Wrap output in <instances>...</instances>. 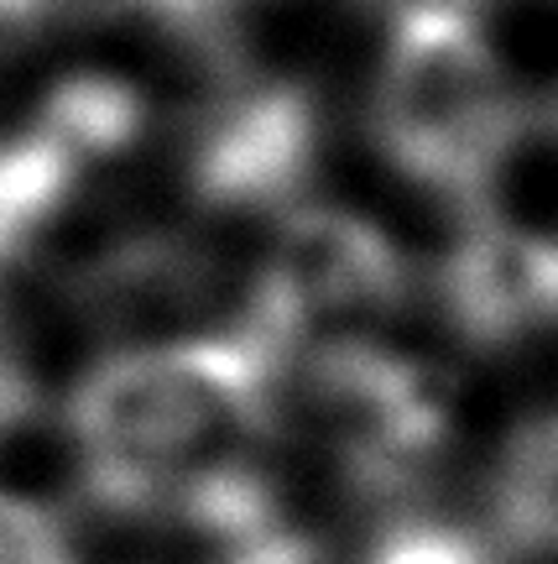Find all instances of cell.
<instances>
[{
  "mask_svg": "<svg viewBox=\"0 0 558 564\" xmlns=\"http://www.w3.org/2000/svg\"><path fill=\"white\" fill-rule=\"evenodd\" d=\"M84 0H0V37H26V32H42L58 17L79 11Z\"/></svg>",
  "mask_w": 558,
  "mask_h": 564,
  "instance_id": "13",
  "label": "cell"
},
{
  "mask_svg": "<svg viewBox=\"0 0 558 564\" xmlns=\"http://www.w3.org/2000/svg\"><path fill=\"white\" fill-rule=\"evenodd\" d=\"M37 126L89 167L110 152H125L141 137V95L131 84L105 79V74H79L47 95V105L37 110Z\"/></svg>",
  "mask_w": 558,
  "mask_h": 564,
  "instance_id": "8",
  "label": "cell"
},
{
  "mask_svg": "<svg viewBox=\"0 0 558 564\" xmlns=\"http://www.w3.org/2000/svg\"><path fill=\"white\" fill-rule=\"evenodd\" d=\"M32 408H37V382L21 361L11 324L0 314V434H11L21 419H32Z\"/></svg>",
  "mask_w": 558,
  "mask_h": 564,
  "instance_id": "12",
  "label": "cell"
},
{
  "mask_svg": "<svg viewBox=\"0 0 558 564\" xmlns=\"http://www.w3.org/2000/svg\"><path fill=\"white\" fill-rule=\"evenodd\" d=\"M365 564H485V549L475 544V533L459 523H434V518H413L397 523Z\"/></svg>",
  "mask_w": 558,
  "mask_h": 564,
  "instance_id": "10",
  "label": "cell"
},
{
  "mask_svg": "<svg viewBox=\"0 0 558 564\" xmlns=\"http://www.w3.org/2000/svg\"><path fill=\"white\" fill-rule=\"evenodd\" d=\"M84 162L37 121L0 141V267L17 262L79 188Z\"/></svg>",
  "mask_w": 558,
  "mask_h": 564,
  "instance_id": "7",
  "label": "cell"
},
{
  "mask_svg": "<svg viewBox=\"0 0 558 564\" xmlns=\"http://www.w3.org/2000/svg\"><path fill=\"white\" fill-rule=\"evenodd\" d=\"M308 398L344 470L397 491L418 481L449 440V403L434 371L381 345H329L308 366Z\"/></svg>",
  "mask_w": 558,
  "mask_h": 564,
  "instance_id": "3",
  "label": "cell"
},
{
  "mask_svg": "<svg viewBox=\"0 0 558 564\" xmlns=\"http://www.w3.org/2000/svg\"><path fill=\"white\" fill-rule=\"evenodd\" d=\"M402 288H407V262L376 220L350 209H303L287 220L261 272L245 329L287 350L303 329L324 319H355L397 303Z\"/></svg>",
  "mask_w": 558,
  "mask_h": 564,
  "instance_id": "4",
  "label": "cell"
},
{
  "mask_svg": "<svg viewBox=\"0 0 558 564\" xmlns=\"http://www.w3.org/2000/svg\"><path fill=\"white\" fill-rule=\"evenodd\" d=\"M0 564H79L58 518L0 491Z\"/></svg>",
  "mask_w": 558,
  "mask_h": 564,
  "instance_id": "11",
  "label": "cell"
},
{
  "mask_svg": "<svg viewBox=\"0 0 558 564\" xmlns=\"http://www.w3.org/2000/svg\"><path fill=\"white\" fill-rule=\"evenodd\" d=\"M319 152L314 100L293 84H266L225 100L188 152V183L204 204L261 209L303 188Z\"/></svg>",
  "mask_w": 558,
  "mask_h": 564,
  "instance_id": "5",
  "label": "cell"
},
{
  "mask_svg": "<svg viewBox=\"0 0 558 564\" xmlns=\"http://www.w3.org/2000/svg\"><path fill=\"white\" fill-rule=\"evenodd\" d=\"M136 6L152 11L157 21H173V26H209V21H225L245 0H136Z\"/></svg>",
  "mask_w": 558,
  "mask_h": 564,
  "instance_id": "14",
  "label": "cell"
},
{
  "mask_svg": "<svg viewBox=\"0 0 558 564\" xmlns=\"http://www.w3.org/2000/svg\"><path fill=\"white\" fill-rule=\"evenodd\" d=\"M506 518L522 539L558 549V413L512 444L506 465Z\"/></svg>",
  "mask_w": 558,
  "mask_h": 564,
  "instance_id": "9",
  "label": "cell"
},
{
  "mask_svg": "<svg viewBox=\"0 0 558 564\" xmlns=\"http://www.w3.org/2000/svg\"><path fill=\"white\" fill-rule=\"evenodd\" d=\"M444 299L470 340L501 345L558 324V241L480 225L444 267Z\"/></svg>",
  "mask_w": 558,
  "mask_h": 564,
  "instance_id": "6",
  "label": "cell"
},
{
  "mask_svg": "<svg viewBox=\"0 0 558 564\" xmlns=\"http://www.w3.org/2000/svg\"><path fill=\"white\" fill-rule=\"evenodd\" d=\"M282 350L256 329L141 345L100 361L68 398L89 502L141 518L188 486L245 470L266 429Z\"/></svg>",
  "mask_w": 558,
  "mask_h": 564,
  "instance_id": "1",
  "label": "cell"
},
{
  "mask_svg": "<svg viewBox=\"0 0 558 564\" xmlns=\"http://www.w3.org/2000/svg\"><path fill=\"white\" fill-rule=\"evenodd\" d=\"M371 126L397 173L475 199L522 131L517 84L455 0L402 6L376 68Z\"/></svg>",
  "mask_w": 558,
  "mask_h": 564,
  "instance_id": "2",
  "label": "cell"
}]
</instances>
